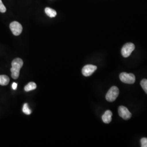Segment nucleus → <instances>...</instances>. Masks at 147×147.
Returning a JSON list of instances; mask_svg holds the SVG:
<instances>
[{
  "label": "nucleus",
  "mask_w": 147,
  "mask_h": 147,
  "mask_svg": "<svg viewBox=\"0 0 147 147\" xmlns=\"http://www.w3.org/2000/svg\"><path fill=\"white\" fill-rule=\"evenodd\" d=\"M23 61L21 58H16L14 59L11 62V77L14 79H17L19 76L20 70L23 66Z\"/></svg>",
  "instance_id": "f257e3e1"
},
{
  "label": "nucleus",
  "mask_w": 147,
  "mask_h": 147,
  "mask_svg": "<svg viewBox=\"0 0 147 147\" xmlns=\"http://www.w3.org/2000/svg\"><path fill=\"white\" fill-rule=\"evenodd\" d=\"M135 47L134 44L131 42L126 43L121 49V53L122 56L125 58L129 57L131 55L132 52L135 50Z\"/></svg>",
  "instance_id": "20e7f679"
},
{
  "label": "nucleus",
  "mask_w": 147,
  "mask_h": 147,
  "mask_svg": "<svg viewBox=\"0 0 147 147\" xmlns=\"http://www.w3.org/2000/svg\"><path fill=\"white\" fill-rule=\"evenodd\" d=\"M119 93L118 88L116 86H112L106 95V99L109 102H113L116 100Z\"/></svg>",
  "instance_id": "f03ea898"
},
{
  "label": "nucleus",
  "mask_w": 147,
  "mask_h": 147,
  "mask_svg": "<svg viewBox=\"0 0 147 147\" xmlns=\"http://www.w3.org/2000/svg\"><path fill=\"white\" fill-rule=\"evenodd\" d=\"M112 112L111 111H106L104 114L102 116V121L106 124L110 123L112 121Z\"/></svg>",
  "instance_id": "6e6552de"
},
{
  "label": "nucleus",
  "mask_w": 147,
  "mask_h": 147,
  "mask_svg": "<svg viewBox=\"0 0 147 147\" xmlns=\"http://www.w3.org/2000/svg\"><path fill=\"white\" fill-rule=\"evenodd\" d=\"M17 86H18V84H17L16 83L14 82V83H13V84H12V88L14 89V90H16V88H17Z\"/></svg>",
  "instance_id": "dca6fc26"
},
{
  "label": "nucleus",
  "mask_w": 147,
  "mask_h": 147,
  "mask_svg": "<svg viewBox=\"0 0 147 147\" xmlns=\"http://www.w3.org/2000/svg\"><path fill=\"white\" fill-rule=\"evenodd\" d=\"M9 27L13 34L16 36L20 35L22 31V25L17 21H13L11 22Z\"/></svg>",
  "instance_id": "39448f33"
},
{
  "label": "nucleus",
  "mask_w": 147,
  "mask_h": 147,
  "mask_svg": "<svg viewBox=\"0 0 147 147\" xmlns=\"http://www.w3.org/2000/svg\"><path fill=\"white\" fill-rule=\"evenodd\" d=\"M22 111L24 113H25L27 115H30L32 113V111L29 109L28 105L27 103L24 104V106H23V109H22Z\"/></svg>",
  "instance_id": "f8f14e48"
},
{
  "label": "nucleus",
  "mask_w": 147,
  "mask_h": 147,
  "mask_svg": "<svg viewBox=\"0 0 147 147\" xmlns=\"http://www.w3.org/2000/svg\"><path fill=\"white\" fill-rule=\"evenodd\" d=\"M119 78L121 82L127 84H133L135 83L136 78L133 74L121 73L119 75Z\"/></svg>",
  "instance_id": "7ed1b4c3"
},
{
  "label": "nucleus",
  "mask_w": 147,
  "mask_h": 147,
  "mask_svg": "<svg viewBox=\"0 0 147 147\" xmlns=\"http://www.w3.org/2000/svg\"><path fill=\"white\" fill-rule=\"evenodd\" d=\"M141 86L144 92L147 94V79H143L141 81Z\"/></svg>",
  "instance_id": "ddd939ff"
},
{
  "label": "nucleus",
  "mask_w": 147,
  "mask_h": 147,
  "mask_svg": "<svg viewBox=\"0 0 147 147\" xmlns=\"http://www.w3.org/2000/svg\"><path fill=\"white\" fill-rule=\"evenodd\" d=\"M10 79L8 76L2 75H0V85L2 86H6L9 84Z\"/></svg>",
  "instance_id": "1a4fd4ad"
},
{
  "label": "nucleus",
  "mask_w": 147,
  "mask_h": 147,
  "mask_svg": "<svg viewBox=\"0 0 147 147\" xmlns=\"http://www.w3.org/2000/svg\"><path fill=\"white\" fill-rule=\"evenodd\" d=\"M6 11V8L5 6L2 3V1L0 0V12L1 13H5Z\"/></svg>",
  "instance_id": "2eb2a0df"
},
{
  "label": "nucleus",
  "mask_w": 147,
  "mask_h": 147,
  "mask_svg": "<svg viewBox=\"0 0 147 147\" xmlns=\"http://www.w3.org/2000/svg\"><path fill=\"white\" fill-rule=\"evenodd\" d=\"M141 147H147V138L143 137L141 138Z\"/></svg>",
  "instance_id": "4468645a"
},
{
  "label": "nucleus",
  "mask_w": 147,
  "mask_h": 147,
  "mask_svg": "<svg viewBox=\"0 0 147 147\" xmlns=\"http://www.w3.org/2000/svg\"><path fill=\"white\" fill-rule=\"evenodd\" d=\"M96 69L97 67L94 65H86L82 69V73L84 76H89L94 72Z\"/></svg>",
  "instance_id": "0eeeda50"
},
{
  "label": "nucleus",
  "mask_w": 147,
  "mask_h": 147,
  "mask_svg": "<svg viewBox=\"0 0 147 147\" xmlns=\"http://www.w3.org/2000/svg\"><path fill=\"white\" fill-rule=\"evenodd\" d=\"M37 88V85L33 82H31L27 84L26 86L25 87L24 89L26 92H29L32 90L36 89Z\"/></svg>",
  "instance_id": "9b49d317"
},
{
  "label": "nucleus",
  "mask_w": 147,
  "mask_h": 147,
  "mask_svg": "<svg viewBox=\"0 0 147 147\" xmlns=\"http://www.w3.org/2000/svg\"><path fill=\"white\" fill-rule=\"evenodd\" d=\"M118 113L120 117L125 120H127L131 117V112L124 106H120L118 107Z\"/></svg>",
  "instance_id": "423d86ee"
},
{
  "label": "nucleus",
  "mask_w": 147,
  "mask_h": 147,
  "mask_svg": "<svg viewBox=\"0 0 147 147\" xmlns=\"http://www.w3.org/2000/svg\"><path fill=\"white\" fill-rule=\"evenodd\" d=\"M45 13L47 14V16L50 18H54L57 15L56 11L50 7L45 8Z\"/></svg>",
  "instance_id": "9d476101"
}]
</instances>
